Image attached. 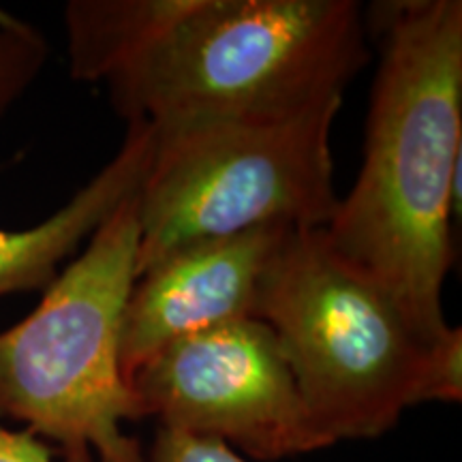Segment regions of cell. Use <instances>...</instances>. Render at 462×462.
<instances>
[{
  "instance_id": "1",
  "label": "cell",
  "mask_w": 462,
  "mask_h": 462,
  "mask_svg": "<svg viewBox=\"0 0 462 462\" xmlns=\"http://www.w3.org/2000/svg\"><path fill=\"white\" fill-rule=\"evenodd\" d=\"M379 48L360 176L328 245L432 345L449 330L441 289L454 263L462 150V3H374Z\"/></svg>"
},
{
  "instance_id": "2",
  "label": "cell",
  "mask_w": 462,
  "mask_h": 462,
  "mask_svg": "<svg viewBox=\"0 0 462 462\" xmlns=\"http://www.w3.org/2000/svg\"><path fill=\"white\" fill-rule=\"evenodd\" d=\"M368 58L354 0H193L107 88L126 123L154 129L287 116L343 99Z\"/></svg>"
},
{
  "instance_id": "3",
  "label": "cell",
  "mask_w": 462,
  "mask_h": 462,
  "mask_svg": "<svg viewBox=\"0 0 462 462\" xmlns=\"http://www.w3.org/2000/svg\"><path fill=\"white\" fill-rule=\"evenodd\" d=\"M137 246L133 193L45 287L37 309L0 332V418L58 443L67 462H146L123 430L140 411L118 356Z\"/></svg>"
},
{
  "instance_id": "4",
  "label": "cell",
  "mask_w": 462,
  "mask_h": 462,
  "mask_svg": "<svg viewBox=\"0 0 462 462\" xmlns=\"http://www.w3.org/2000/svg\"><path fill=\"white\" fill-rule=\"evenodd\" d=\"M343 99L302 112L154 129L137 190L135 279L201 240L263 225L326 227L337 212L332 125Z\"/></svg>"
},
{
  "instance_id": "5",
  "label": "cell",
  "mask_w": 462,
  "mask_h": 462,
  "mask_svg": "<svg viewBox=\"0 0 462 462\" xmlns=\"http://www.w3.org/2000/svg\"><path fill=\"white\" fill-rule=\"evenodd\" d=\"M306 411L332 443L374 439L420 404L429 346L379 289L346 268L323 227L293 229L259 285Z\"/></svg>"
},
{
  "instance_id": "6",
  "label": "cell",
  "mask_w": 462,
  "mask_h": 462,
  "mask_svg": "<svg viewBox=\"0 0 462 462\" xmlns=\"http://www.w3.org/2000/svg\"><path fill=\"white\" fill-rule=\"evenodd\" d=\"M140 418L234 443L259 460L330 446L306 411L273 330L255 317L178 338L133 374Z\"/></svg>"
},
{
  "instance_id": "7",
  "label": "cell",
  "mask_w": 462,
  "mask_h": 462,
  "mask_svg": "<svg viewBox=\"0 0 462 462\" xmlns=\"http://www.w3.org/2000/svg\"><path fill=\"white\" fill-rule=\"evenodd\" d=\"M293 229L263 225L195 242L137 276L120 332V373L126 385L173 340L253 317L265 270Z\"/></svg>"
},
{
  "instance_id": "8",
  "label": "cell",
  "mask_w": 462,
  "mask_h": 462,
  "mask_svg": "<svg viewBox=\"0 0 462 462\" xmlns=\"http://www.w3.org/2000/svg\"><path fill=\"white\" fill-rule=\"evenodd\" d=\"M154 150V126L129 123L116 157L67 206L31 229H0V296L45 289L71 255L126 198L137 193Z\"/></svg>"
},
{
  "instance_id": "9",
  "label": "cell",
  "mask_w": 462,
  "mask_h": 462,
  "mask_svg": "<svg viewBox=\"0 0 462 462\" xmlns=\"http://www.w3.org/2000/svg\"><path fill=\"white\" fill-rule=\"evenodd\" d=\"M190 5L193 0H71L65 9L71 78L114 84Z\"/></svg>"
},
{
  "instance_id": "10",
  "label": "cell",
  "mask_w": 462,
  "mask_h": 462,
  "mask_svg": "<svg viewBox=\"0 0 462 462\" xmlns=\"http://www.w3.org/2000/svg\"><path fill=\"white\" fill-rule=\"evenodd\" d=\"M45 56L42 34L0 9V118L34 82Z\"/></svg>"
},
{
  "instance_id": "11",
  "label": "cell",
  "mask_w": 462,
  "mask_h": 462,
  "mask_svg": "<svg viewBox=\"0 0 462 462\" xmlns=\"http://www.w3.org/2000/svg\"><path fill=\"white\" fill-rule=\"evenodd\" d=\"M462 398V330L452 328L429 346L420 402H458Z\"/></svg>"
},
{
  "instance_id": "12",
  "label": "cell",
  "mask_w": 462,
  "mask_h": 462,
  "mask_svg": "<svg viewBox=\"0 0 462 462\" xmlns=\"http://www.w3.org/2000/svg\"><path fill=\"white\" fill-rule=\"evenodd\" d=\"M146 462H246L217 437L190 435L161 426Z\"/></svg>"
},
{
  "instance_id": "13",
  "label": "cell",
  "mask_w": 462,
  "mask_h": 462,
  "mask_svg": "<svg viewBox=\"0 0 462 462\" xmlns=\"http://www.w3.org/2000/svg\"><path fill=\"white\" fill-rule=\"evenodd\" d=\"M0 462H56L51 449L28 430L0 424Z\"/></svg>"
}]
</instances>
